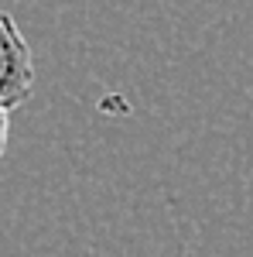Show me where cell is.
<instances>
[{"instance_id":"cell-1","label":"cell","mask_w":253,"mask_h":257,"mask_svg":"<svg viewBox=\"0 0 253 257\" xmlns=\"http://www.w3.org/2000/svg\"><path fill=\"white\" fill-rule=\"evenodd\" d=\"M35 89V55L18 21L0 11V110H18Z\"/></svg>"},{"instance_id":"cell-2","label":"cell","mask_w":253,"mask_h":257,"mask_svg":"<svg viewBox=\"0 0 253 257\" xmlns=\"http://www.w3.org/2000/svg\"><path fill=\"white\" fill-rule=\"evenodd\" d=\"M7 141H11V120H7V110H0V158L7 151Z\"/></svg>"}]
</instances>
